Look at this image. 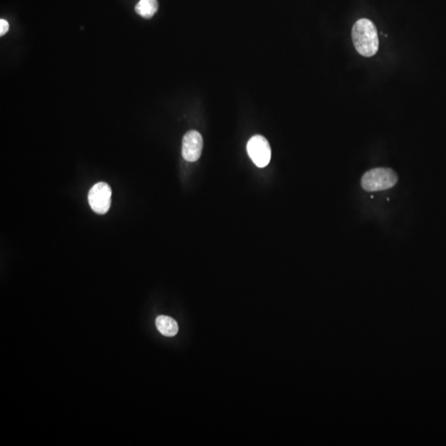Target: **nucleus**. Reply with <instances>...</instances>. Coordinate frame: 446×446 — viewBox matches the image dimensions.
Returning <instances> with one entry per match:
<instances>
[{"label": "nucleus", "mask_w": 446, "mask_h": 446, "mask_svg": "<svg viewBox=\"0 0 446 446\" xmlns=\"http://www.w3.org/2000/svg\"><path fill=\"white\" fill-rule=\"evenodd\" d=\"M203 137L200 133L196 131H190L183 138L182 155L184 159L190 162L197 161L202 154L203 150Z\"/></svg>", "instance_id": "nucleus-5"}, {"label": "nucleus", "mask_w": 446, "mask_h": 446, "mask_svg": "<svg viewBox=\"0 0 446 446\" xmlns=\"http://www.w3.org/2000/svg\"><path fill=\"white\" fill-rule=\"evenodd\" d=\"M112 190L110 186L104 182L95 184L89 190V205L96 213L105 214L111 206Z\"/></svg>", "instance_id": "nucleus-3"}, {"label": "nucleus", "mask_w": 446, "mask_h": 446, "mask_svg": "<svg viewBox=\"0 0 446 446\" xmlns=\"http://www.w3.org/2000/svg\"><path fill=\"white\" fill-rule=\"evenodd\" d=\"M8 28H9L8 22L4 19H1L0 20V36L4 35L8 32Z\"/></svg>", "instance_id": "nucleus-8"}, {"label": "nucleus", "mask_w": 446, "mask_h": 446, "mask_svg": "<svg viewBox=\"0 0 446 446\" xmlns=\"http://www.w3.org/2000/svg\"><path fill=\"white\" fill-rule=\"evenodd\" d=\"M398 181V175L389 168H375L364 174L361 187L366 192L389 190Z\"/></svg>", "instance_id": "nucleus-2"}, {"label": "nucleus", "mask_w": 446, "mask_h": 446, "mask_svg": "<svg viewBox=\"0 0 446 446\" xmlns=\"http://www.w3.org/2000/svg\"><path fill=\"white\" fill-rule=\"evenodd\" d=\"M157 329L162 335L167 337H172L178 333V326L175 320L171 316H159L155 319Z\"/></svg>", "instance_id": "nucleus-6"}, {"label": "nucleus", "mask_w": 446, "mask_h": 446, "mask_svg": "<svg viewBox=\"0 0 446 446\" xmlns=\"http://www.w3.org/2000/svg\"><path fill=\"white\" fill-rule=\"evenodd\" d=\"M136 14L145 19H151L156 14L158 10L157 0H140L136 5Z\"/></svg>", "instance_id": "nucleus-7"}, {"label": "nucleus", "mask_w": 446, "mask_h": 446, "mask_svg": "<svg viewBox=\"0 0 446 446\" xmlns=\"http://www.w3.org/2000/svg\"><path fill=\"white\" fill-rule=\"evenodd\" d=\"M247 152L252 161L258 167H265L271 161V146L262 136H254L250 139L247 144Z\"/></svg>", "instance_id": "nucleus-4"}, {"label": "nucleus", "mask_w": 446, "mask_h": 446, "mask_svg": "<svg viewBox=\"0 0 446 446\" xmlns=\"http://www.w3.org/2000/svg\"><path fill=\"white\" fill-rule=\"evenodd\" d=\"M352 40L357 52L363 57H373L379 50L377 28L368 19H361L354 23L352 28Z\"/></svg>", "instance_id": "nucleus-1"}]
</instances>
